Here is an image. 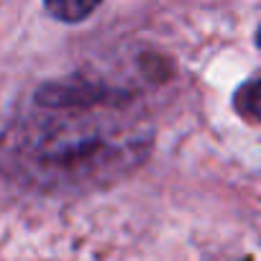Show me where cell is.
<instances>
[{"label": "cell", "mask_w": 261, "mask_h": 261, "mask_svg": "<svg viewBox=\"0 0 261 261\" xmlns=\"http://www.w3.org/2000/svg\"><path fill=\"white\" fill-rule=\"evenodd\" d=\"M102 3V0H44L46 13L57 21L64 23H80L87 16L95 13V8Z\"/></svg>", "instance_id": "1"}, {"label": "cell", "mask_w": 261, "mask_h": 261, "mask_svg": "<svg viewBox=\"0 0 261 261\" xmlns=\"http://www.w3.org/2000/svg\"><path fill=\"white\" fill-rule=\"evenodd\" d=\"M256 44H258V49H261V29H258V34H256Z\"/></svg>", "instance_id": "3"}, {"label": "cell", "mask_w": 261, "mask_h": 261, "mask_svg": "<svg viewBox=\"0 0 261 261\" xmlns=\"http://www.w3.org/2000/svg\"><path fill=\"white\" fill-rule=\"evenodd\" d=\"M238 108H241L243 115H248V118L261 123V80H256V82H251V85H246L241 90Z\"/></svg>", "instance_id": "2"}]
</instances>
